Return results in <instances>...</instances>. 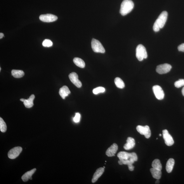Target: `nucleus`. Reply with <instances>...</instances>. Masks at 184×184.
<instances>
[{
  "mask_svg": "<svg viewBox=\"0 0 184 184\" xmlns=\"http://www.w3.org/2000/svg\"><path fill=\"white\" fill-rule=\"evenodd\" d=\"M53 42L51 40L48 39L44 40L42 42V45L45 47H50L53 46Z\"/></svg>",
  "mask_w": 184,
  "mask_h": 184,
  "instance_id": "27",
  "label": "nucleus"
},
{
  "mask_svg": "<svg viewBox=\"0 0 184 184\" xmlns=\"http://www.w3.org/2000/svg\"><path fill=\"white\" fill-rule=\"evenodd\" d=\"M160 183V181H159V180H157V181L156 182H155V184H159Z\"/></svg>",
  "mask_w": 184,
  "mask_h": 184,
  "instance_id": "33",
  "label": "nucleus"
},
{
  "mask_svg": "<svg viewBox=\"0 0 184 184\" xmlns=\"http://www.w3.org/2000/svg\"><path fill=\"white\" fill-rule=\"evenodd\" d=\"M39 19L42 22L49 23L56 21L57 20L58 18L57 16L52 14H47L40 15Z\"/></svg>",
  "mask_w": 184,
  "mask_h": 184,
  "instance_id": "9",
  "label": "nucleus"
},
{
  "mask_svg": "<svg viewBox=\"0 0 184 184\" xmlns=\"http://www.w3.org/2000/svg\"><path fill=\"white\" fill-rule=\"evenodd\" d=\"M182 93L183 96H184V87H183L182 90Z\"/></svg>",
  "mask_w": 184,
  "mask_h": 184,
  "instance_id": "32",
  "label": "nucleus"
},
{
  "mask_svg": "<svg viewBox=\"0 0 184 184\" xmlns=\"http://www.w3.org/2000/svg\"><path fill=\"white\" fill-rule=\"evenodd\" d=\"M137 130L139 133L145 136L147 138H150L151 132L149 127L148 126H143L139 125L136 127Z\"/></svg>",
  "mask_w": 184,
  "mask_h": 184,
  "instance_id": "6",
  "label": "nucleus"
},
{
  "mask_svg": "<svg viewBox=\"0 0 184 184\" xmlns=\"http://www.w3.org/2000/svg\"><path fill=\"white\" fill-rule=\"evenodd\" d=\"M22 148L21 147H14L9 151L8 153V157L10 159H15L22 152Z\"/></svg>",
  "mask_w": 184,
  "mask_h": 184,
  "instance_id": "10",
  "label": "nucleus"
},
{
  "mask_svg": "<svg viewBox=\"0 0 184 184\" xmlns=\"http://www.w3.org/2000/svg\"><path fill=\"white\" fill-rule=\"evenodd\" d=\"M35 98V96L33 94L31 95L27 99H25L24 101V104L25 107L27 108H30L34 106L33 101Z\"/></svg>",
  "mask_w": 184,
  "mask_h": 184,
  "instance_id": "17",
  "label": "nucleus"
},
{
  "mask_svg": "<svg viewBox=\"0 0 184 184\" xmlns=\"http://www.w3.org/2000/svg\"><path fill=\"white\" fill-rule=\"evenodd\" d=\"M1 68L0 67V71H1Z\"/></svg>",
  "mask_w": 184,
  "mask_h": 184,
  "instance_id": "36",
  "label": "nucleus"
},
{
  "mask_svg": "<svg viewBox=\"0 0 184 184\" xmlns=\"http://www.w3.org/2000/svg\"><path fill=\"white\" fill-rule=\"evenodd\" d=\"M71 93L68 87L66 86L61 87L59 91V94L63 99H65L66 96H67Z\"/></svg>",
  "mask_w": 184,
  "mask_h": 184,
  "instance_id": "16",
  "label": "nucleus"
},
{
  "mask_svg": "<svg viewBox=\"0 0 184 184\" xmlns=\"http://www.w3.org/2000/svg\"><path fill=\"white\" fill-rule=\"evenodd\" d=\"M163 135L166 145L170 146L174 144V142L173 139L167 130H164L163 131Z\"/></svg>",
  "mask_w": 184,
  "mask_h": 184,
  "instance_id": "11",
  "label": "nucleus"
},
{
  "mask_svg": "<svg viewBox=\"0 0 184 184\" xmlns=\"http://www.w3.org/2000/svg\"><path fill=\"white\" fill-rule=\"evenodd\" d=\"M168 13L166 11H164L160 14L155 21L153 26V30L155 32H159L160 29L163 28L166 22Z\"/></svg>",
  "mask_w": 184,
  "mask_h": 184,
  "instance_id": "2",
  "label": "nucleus"
},
{
  "mask_svg": "<svg viewBox=\"0 0 184 184\" xmlns=\"http://www.w3.org/2000/svg\"><path fill=\"white\" fill-rule=\"evenodd\" d=\"M174 164V160L172 158L169 159L167 161L166 165V170L168 173H171L173 170Z\"/></svg>",
  "mask_w": 184,
  "mask_h": 184,
  "instance_id": "20",
  "label": "nucleus"
},
{
  "mask_svg": "<svg viewBox=\"0 0 184 184\" xmlns=\"http://www.w3.org/2000/svg\"><path fill=\"white\" fill-rule=\"evenodd\" d=\"M7 129V126L5 122L1 117L0 118V130L2 132H5Z\"/></svg>",
  "mask_w": 184,
  "mask_h": 184,
  "instance_id": "25",
  "label": "nucleus"
},
{
  "mask_svg": "<svg viewBox=\"0 0 184 184\" xmlns=\"http://www.w3.org/2000/svg\"><path fill=\"white\" fill-rule=\"evenodd\" d=\"M134 4L131 0H124L122 2L120 10V13L123 16L130 13L134 8Z\"/></svg>",
  "mask_w": 184,
  "mask_h": 184,
  "instance_id": "3",
  "label": "nucleus"
},
{
  "mask_svg": "<svg viewBox=\"0 0 184 184\" xmlns=\"http://www.w3.org/2000/svg\"><path fill=\"white\" fill-rule=\"evenodd\" d=\"M171 66L167 63L160 65L157 66L156 71L160 74H164L169 72L171 69Z\"/></svg>",
  "mask_w": 184,
  "mask_h": 184,
  "instance_id": "7",
  "label": "nucleus"
},
{
  "mask_svg": "<svg viewBox=\"0 0 184 184\" xmlns=\"http://www.w3.org/2000/svg\"><path fill=\"white\" fill-rule=\"evenodd\" d=\"M92 49L95 53H104L105 52V49L102 44L97 40L93 38L91 42Z\"/></svg>",
  "mask_w": 184,
  "mask_h": 184,
  "instance_id": "5",
  "label": "nucleus"
},
{
  "mask_svg": "<svg viewBox=\"0 0 184 184\" xmlns=\"http://www.w3.org/2000/svg\"><path fill=\"white\" fill-rule=\"evenodd\" d=\"M74 62L75 65L81 68H84L85 67V63L84 61L82 59L78 57H75L73 60Z\"/></svg>",
  "mask_w": 184,
  "mask_h": 184,
  "instance_id": "22",
  "label": "nucleus"
},
{
  "mask_svg": "<svg viewBox=\"0 0 184 184\" xmlns=\"http://www.w3.org/2000/svg\"><path fill=\"white\" fill-rule=\"evenodd\" d=\"M159 136H162L161 134H159Z\"/></svg>",
  "mask_w": 184,
  "mask_h": 184,
  "instance_id": "35",
  "label": "nucleus"
},
{
  "mask_svg": "<svg viewBox=\"0 0 184 184\" xmlns=\"http://www.w3.org/2000/svg\"><path fill=\"white\" fill-rule=\"evenodd\" d=\"M105 171V168L100 167L96 169L95 173H94L93 179H92V182L95 183L97 181L98 179L102 175Z\"/></svg>",
  "mask_w": 184,
  "mask_h": 184,
  "instance_id": "15",
  "label": "nucleus"
},
{
  "mask_svg": "<svg viewBox=\"0 0 184 184\" xmlns=\"http://www.w3.org/2000/svg\"><path fill=\"white\" fill-rule=\"evenodd\" d=\"M136 58L140 61L147 58V54L146 49L142 44H139L136 49Z\"/></svg>",
  "mask_w": 184,
  "mask_h": 184,
  "instance_id": "4",
  "label": "nucleus"
},
{
  "mask_svg": "<svg viewBox=\"0 0 184 184\" xmlns=\"http://www.w3.org/2000/svg\"><path fill=\"white\" fill-rule=\"evenodd\" d=\"M119 161L118 162L120 165H127L128 166L130 171L134 170V167L133 166L134 162L137 161L138 158L135 152L129 153L124 152H119L117 154Z\"/></svg>",
  "mask_w": 184,
  "mask_h": 184,
  "instance_id": "1",
  "label": "nucleus"
},
{
  "mask_svg": "<svg viewBox=\"0 0 184 184\" xmlns=\"http://www.w3.org/2000/svg\"><path fill=\"white\" fill-rule=\"evenodd\" d=\"M69 77L70 81L78 88H80L82 86V82L79 79L78 75L74 72L71 73Z\"/></svg>",
  "mask_w": 184,
  "mask_h": 184,
  "instance_id": "12",
  "label": "nucleus"
},
{
  "mask_svg": "<svg viewBox=\"0 0 184 184\" xmlns=\"http://www.w3.org/2000/svg\"><path fill=\"white\" fill-rule=\"evenodd\" d=\"M12 75L16 78H20L24 75V72L22 70H13L11 71Z\"/></svg>",
  "mask_w": 184,
  "mask_h": 184,
  "instance_id": "21",
  "label": "nucleus"
},
{
  "mask_svg": "<svg viewBox=\"0 0 184 184\" xmlns=\"http://www.w3.org/2000/svg\"><path fill=\"white\" fill-rule=\"evenodd\" d=\"M118 146L117 144L114 143L108 148L106 152V154L108 157H112L115 156L118 150Z\"/></svg>",
  "mask_w": 184,
  "mask_h": 184,
  "instance_id": "13",
  "label": "nucleus"
},
{
  "mask_svg": "<svg viewBox=\"0 0 184 184\" xmlns=\"http://www.w3.org/2000/svg\"><path fill=\"white\" fill-rule=\"evenodd\" d=\"M174 86L177 88L184 86V79H179L178 81L174 82Z\"/></svg>",
  "mask_w": 184,
  "mask_h": 184,
  "instance_id": "28",
  "label": "nucleus"
},
{
  "mask_svg": "<svg viewBox=\"0 0 184 184\" xmlns=\"http://www.w3.org/2000/svg\"><path fill=\"white\" fill-rule=\"evenodd\" d=\"M80 118H81V115H80L79 113H76L74 118V121L76 123L79 122L80 121Z\"/></svg>",
  "mask_w": 184,
  "mask_h": 184,
  "instance_id": "29",
  "label": "nucleus"
},
{
  "mask_svg": "<svg viewBox=\"0 0 184 184\" xmlns=\"http://www.w3.org/2000/svg\"><path fill=\"white\" fill-rule=\"evenodd\" d=\"M152 89L155 97L158 100L163 99L164 96V93L161 87L159 85H155L153 87Z\"/></svg>",
  "mask_w": 184,
  "mask_h": 184,
  "instance_id": "8",
  "label": "nucleus"
},
{
  "mask_svg": "<svg viewBox=\"0 0 184 184\" xmlns=\"http://www.w3.org/2000/svg\"><path fill=\"white\" fill-rule=\"evenodd\" d=\"M135 144L134 139L131 137H128L127 140V143L124 146V148L126 150H129L134 148Z\"/></svg>",
  "mask_w": 184,
  "mask_h": 184,
  "instance_id": "14",
  "label": "nucleus"
},
{
  "mask_svg": "<svg viewBox=\"0 0 184 184\" xmlns=\"http://www.w3.org/2000/svg\"><path fill=\"white\" fill-rule=\"evenodd\" d=\"M178 49L179 51L184 52V43L180 45L178 47Z\"/></svg>",
  "mask_w": 184,
  "mask_h": 184,
  "instance_id": "30",
  "label": "nucleus"
},
{
  "mask_svg": "<svg viewBox=\"0 0 184 184\" xmlns=\"http://www.w3.org/2000/svg\"><path fill=\"white\" fill-rule=\"evenodd\" d=\"M4 36V34L3 33H0V39H1L3 38V37Z\"/></svg>",
  "mask_w": 184,
  "mask_h": 184,
  "instance_id": "31",
  "label": "nucleus"
},
{
  "mask_svg": "<svg viewBox=\"0 0 184 184\" xmlns=\"http://www.w3.org/2000/svg\"><path fill=\"white\" fill-rule=\"evenodd\" d=\"M114 82L116 85L120 89H123L125 87L124 82L119 77H116L115 79Z\"/></svg>",
  "mask_w": 184,
  "mask_h": 184,
  "instance_id": "23",
  "label": "nucleus"
},
{
  "mask_svg": "<svg viewBox=\"0 0 184 184\" xmlns=\"http://www.w3.org/2000/svg\"><path fill=\"white\" fill-rule=\"evenodd\" d=\"M36 170V169H34L32 170L27 172L26 173L24 174L22 177V179L23 181L24 182H26L29 179L32 180V176L35 173Z\"/></svg>",
  "mask_w": 184,
  "mask_h": 184,
  "instance_id": "18",
  "label": "nucleus"
},
{
  "mask_svg": "<svg viewBox=\"0 0 184 184\" xmlns=\"http://www.w3.org/2000/svg\"><path fill=\"white\" fill-rule=\"evenodd\" d=\"M150 171L153 178L157 180L161 178L162 174L161 170L152 168L150 169Z\"/></svg>",
  "mask_w": 184,
  "mask_h": 184,
  "instance_id": "19",
  "label": "nucleus"
},
{
  "mask_svg": "<svg viewBox=\"0 0 184 184\" xmlns=\"http://www.w3.org/2000/svg\"><path fill=\"white\" fill-rule=\"evenodd\" d=\"M25 99H20V100L21 101H22V102H24V101Z\"/></svg>",
  "mask_w": 184,
  "mask_h": 184,
  "instance_id": "34",
  "label": "nucleus"
},
{
  "mask_svg": "<svg viewBox=\"0 0 184 184\" xmlns=\"http://www.w3.org/2000/svg\"><path fill=\"white\" fill-rule=\"evenodd\" d=\"M152 168L161 170L162 166L160 160L158 159H155L152 162Z\"/></svg>",
  "mask_w": 184,
  "mask_h": 184,
  "instance_id": "24",
  "label": "nucleus"
},
{
  "mask_svg": "<svg viewBox=\"0 0 184 184\" xmlns=\"http://www.w3.org/2000/svg\"><path fill=\"white\" fill-rule=\"evenodd\" d=\"M105 88L102 87H99L97 88L94 89L93 90V93L95 95H97L99 93H103L105 91Z\"/></svg>",
  "mask_w": 184,
  "mask_h": 184,
  "instance_id": "26",
  "label": "nucleus"
}]
</instances>
